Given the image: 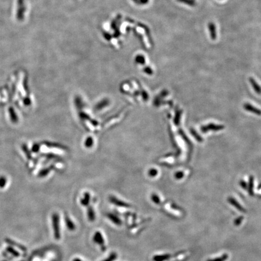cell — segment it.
<instances>
[{
	"label": "cell",
	"mask_w": 261,
	"mask_h": 261,
	"mask_svg": "<svg viewBox=\"0 0 261 261\" xmlns=\"http://www.w3.org/2000/svg\"><path fill=\"white\" fill-rule=\"evenodd\" d=\"M224 128V126L223 125H215L214 123H210L205 126H203L201 127V132L203 133H206L210 130H213V131H218V130H222Z\"/></svg>",
	"instance_id": "obj_1"
},
{
	"label": "cell",
	"mask_w": 261,
	"mask_h": 261,
	"mask_svg": "<svg viewBox=\"0 0 261 261\" xmlns=\"http://www.w3.org/2000/svg\"><path fill=\"white\" fill-rule=\"evenodd\" d=\"M244 108L245 110H247L249 112H251L252 113H254V114L259 115H261V110H260L259 109H258L257 108L254 107L253 105H252L250 103H245L244 105Z\"/></svg>",
	"instance_id": "obj_2"
},
{
	"label": "cell",
	"mask_w": 261,
	"mask_h": 261,
	"mask_svg": "<svg viewBox=\"0 0 261 261\" xmlns=\"http://www.w3.org/2000/svg\"><path fill=\"white\" fill-rule=\"evenodd\" d=\"M209 29L212 39L215 40L217 38V32H216V27L214 24V23L210 22L209 24Z\"/></svg>",
	"instance_id": "obj_3"
},
{
	"label": "cell",
	"mask_w": 261,
	"mask_h": 261,
	"mask_svg": "<svg viewBox=\"0 0 261 261\" xmlns=\"http://www.w3.org/2000/svg\"><path fill=\"white\" fill-rule=\"evenodd\" d=\"M228 201H229V203H230L231 204H232L233 206H234L237 209H238L239 211H241V212H246V210L243 208V207L241 206L239 204V203L238 202V201H236L235 199H234L233 198H232V197H229V199H228Z\"/></svg>",
	"instance_id": "obj_4"
},
{
	"label": "cell",
	"mask_w": 261,
	"mask_h": 261,
	"mask_svg": "<svg viewBox=\"0 0 261 261\" xmlns=\"http://www.w3.org/2000/svg\"><path fill=\"white\" fill-rule=\"evenodd\" d=\"M249 80H250V84L253 86V89L255 90L257 94H261V87L259 86V85L257 84V83L255 81V80L253 78L250 77V79H249Z\"/></svg>",
	"instance_id": "obj_5"
},
{
	"label": "cell",
	"mask_w": 261,
	"mask_h": 261,
	"mask_svg": "<svg viewBox=\"0 0 261 261\" xmlns=\"http://www.w3.org/2000/svg\"><path fill=\"white\" fill-rule=\"evenodd\" d=\"M6 241L7 243L10 244L11 245H12V246H15V247H16L19 248L20 250H22V252H26V247H24L23 245H22L21 244H18V243H16V242H14L13 241H11V239H6Z\"/></svg>",
	"instance_id": "obj_6"
},
{
	"label": "cell",
	"mask_w": 261,
	"mask_h": 261,
	"mask_svg": "<svg viewBox=\"0 0 261 261\" xmlns=\"http://www.w3.org/2000/svg\"><path fill=\"white\" fill-rule=\"evenodd\" d=\"M9 114L10 115V118L11 121H12L14 123H16L18 120V118L14 109L12 107H10L9 108Z\"/></svg>",
	"instance_id": "obj_7"
},
{
	"label": "cell",
	"mask_w": 261,
	"mask_h": 261,
	"mask_svg": "<svg viewBox=\"0 0 261 261\" xmlns=\"http://www.w3.org/2000/svg\"><path fill=\"white\" fill-rule=\"evenodd\" d=\"M181 114H182V111L180 110H177L176 111V114H175V118H174V122L175 125H176V126L180 125Z\"/></svg>",
	"instance_id": "obj_8"
},
{
	"label": "cell",
	"mask_w": 261,
	"mask_h": 261,
	"mask_svg": "<svg viewBox=\"0 0 261 261\" xmlns=\"http://www.w3.org/2000/svg\"><path fill=\"white\" fill-rule=\"evenodd\" d=\"M191 133L192 134V135L195 137V138L198 141V142H202L203 140V138H202V137H201L197 133H196V130H195V129H191Z\"/></svg>",
	"instance_id": "obj_9"
},
{
	"label": "cell",
	"mask_w": 261,
	"mask_h": 261,
	"mask_svg": "<svg viewBox=\"0 0 261 261\" xmlns=\"http://www.w3.org/2000/svg\"><path fill=\"white\" fill-rule=\"evenodd\" d=\"M253 176H251L250 177V182H249V187H248V191L249 194L250 195H253Z\"/></svg>",
	"instance_id": "obj_10"
},
{
	"label": "cell",
	"mask_w": 261,
	"mask_h": 261,
	"mask_svg": "<svg viewBox=\"0 0 261 261\" xmlns=\"http://www.w3.org/2000/svg\"><path fill=\"white\" fill-rule=\"evenodd\" d=\"M229 257L228 255L227 254H224L222 256H221L219 257H217L215 259H209L207 261H225Z\"/></svg>",
	"instance_id": "obj_11"
},
{
	"label": "cell",
	"mask_w": 261,
	"mask_h": 261,
	"mask_svg": "<svg viewBox=\"0 0 261 261\" xmlns=\"http://www.w3.org/2000/svg\"><path fill=\"white\" fill-rule=\"evenodd\" d=\"M7 251L8 252L10 253L11 255H14L15 257H19V253L18 252H17L16 250H15L14 248L11 247H8L7 248Z\"/></svg>",
	"instance_id": "obj_12"
},
{
	"label": "cell",
	"mask_w": 261,
	"mask_h": 261,
	"mask_svg": "<svg viewBox=\"0 0 261 261\" xmlns=\"http://www.w3.org/2000/svg\"><path fill=\"white\" fill-rule=\"evenodd\" d=\"M7 183V179L4 176L0 177V187L3 188L6 186Z\"/></svg>",
	"instance_id": "obj_13"
},
{
	"label": "cell",
	"mask_w": 261,
	"mask_h": 261,
	"mask_svg": "<svg viewBox=\"0 0 261 261\" xmlns=\"http://www.w3.org/2000/svg\"><path fill=\"white\" fill-rule=\"evenodd\" d=\"M178 1H179L180 2H181V3H184L186 4L189 5V6H194V4H195V2H194V1H193V0H178Z\"/></svg>",
	"instance_id": "obj_14"
},
{
	"label": "cell",
	"mask_w": 261,
	"mask_h": 261,
	"mask_svg": "<svg viewBox=\"0 0 261 261\" xmlns=\"http://www.w3.org/2000/svg\"><path fill=\"white\" fill-rule=\"evenodd\" d=\"M184 174L183 172H182V171H179V172H177L175 174V177L176 178V179L177 180H180V179H181L184 176Z\"/></svg>",
	"instance_id": "obj_15"
},
{
	"label": "cell",
	"mask_w": 261,
	"mask_h": 261,
	"mask_svg": "<svg viewBox=\"0 0 261 261\" xmlns=\"http://www.w3.org/2000/svg\"><path fill=\"white\" fill-rule=\"evenodd\" d=\"M22 148H23V150H24V152L26 153V156H27V157H28V158H30L31 157V156H30V152L29 151H27L28 149H27V146H26V145H23V147H22Z\"/></svg>",
	"instance_id": "obj_16"
},
{
	"label": "cell",
	"mask_w": 261,
	"mask_h": 261,
	"mask_svg": "<svg viewBox=\"0 0 261 261\" xmlns=\"http://www.w3.org/2000/svg\"><path fill=\"white\" fill-rule=\"evenodd\" d=\"M243 219H244L243 217H240L238 218H237V219L234 221V224H235L236 225H240L241 223L242 222Z\"/></svg>",
	"instance_id": "obj_17"
},
{
	"label": "cell",
	"mask_w": 261,
	"mask_h": 261,
	"mask_svg": "<svg viewBox=\"0 0 261 261\" xmlns=\"http://www.w3.org/2000/svg\"><path fill=\"white\" fill-rule=\"evenodd\" d=\"M53 222H54V227H57V222H56V217L55 216H54L53 217ZM57 227H56V229H55V236H57Z\"/></svg>",
	"instance_id": "obj_18"
},
{
	"label": "cell",
	"mask_w": 261,
	"mask_h": 261,
	"mask_svg": "<svg viewBox=\"0 0 261 261\" xmlns=\"http://www.w3.org/2000/svg\"><path fill=\"white\" fill-rule=\"evenodd\" d=\"M240 185H241V186L242 187L244 188V189H247V183H246L244 181H243V180L241 181H240Z\"/></svg>",
	"instance_id": "obj_19"
},
{
	"label": "cell",
	"mask_w": 261,
	"mask_h": 261,
	"mask_svg": "<svg viewBox=\"0 0 261 261\" xmlns=\"http://www.w3.org/2000/svg\"><path fill=\"white\" fill-rule=\"evenodd\" d=\"M150 174L151 176H156L157 174V171L156 169H152L150 171Z\"/></svg>",
	"instance_id": "obj_20"
},
{
	"label": "cell",
	"mask_w": 261,
	"mask_h": 261,
	"mask_svg": "<svg viewBox=\"0 0 261 261\" xmlns=\"http://www.w3.org/2000/svg\"><path fill=\"white\" fill-rule=\"evenodd\" d=\"M153 199L154 200V201H156V203H158L159 202V199H158V198L156 195H154L153 196Z\"/></svg>",
	"instance_id": "obj_21"
}]
</instances>
